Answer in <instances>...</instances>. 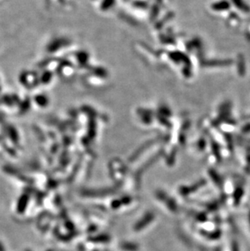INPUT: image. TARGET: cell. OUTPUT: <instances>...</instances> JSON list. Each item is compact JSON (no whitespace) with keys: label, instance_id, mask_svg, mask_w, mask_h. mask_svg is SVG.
<instances>
[{"label":"cell","instance_id":"6da1fadb","mask_svg":"<svg viewBox=\"0 0 250 251\" xmlns=\"http://www.w3.org/2000/svg\"><path fill=\"white\" fill-rule=\"evenodd\" d=\"M2 171L8 175L17 177V179H19L20 180H22L24 182L31 183V181H32L30 178L27 177L22 173V171L19 170L18 168H15V167L11 166V165H5L2 168Z\"/></svg>","mask_w":250,"mask_h":251},{"label":"cell","instance_id":"7a4b0ae2","mask_svg":"<svg viewBox=\"0 0 250 251\" xmlns=\"http://www.w3.org/2000/svg\"><path fill=\"white\" fill-rule=\"evenodd\" d=\"M28 201H29V195H28V194L25 193L19 197L17 203V213L20 214V215L24 213L26 209H27Z\"/></svg>","mask_w":250,"mask_h":251},{"label":"cell","instance_id":"3957f363","mask_svg":"<svg viewBox=\"0 0 250 251\" xmlns=\"http://www.w3.org/2000/svg\"><path fill=\"white\" fill-rule=\"evenodd\" d=\"M0 251H6L4 246H3L2 243H1V242H0Z\"/></svg>","mask_w":250,"mask_h":251},{"label":"cell","instance_id":"277c9868","mask_svg":"<svg viewBox=\"0 0 250 251\" xmlns=\"http://www.w3.org/2000/svg\"></svg>","mask_w":250,"mask_h":251}]
</instances>
